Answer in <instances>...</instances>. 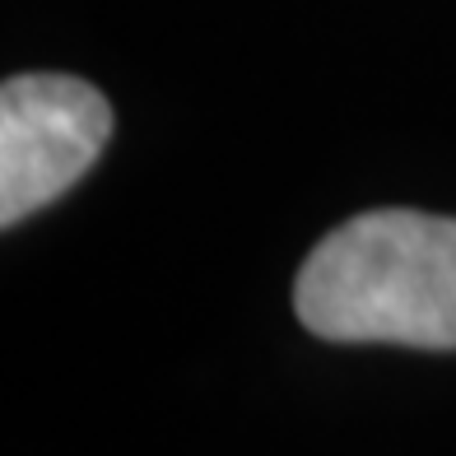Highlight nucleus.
<instances>
[{"instance_id": "1", "label": "nucleus", "mask_w": 456, "mask_h": 456, "mask_svg": "<svg viewBox=\"0 0 456 456\" xmlns=\"http://www.w3.org/2000/svg\"><path fill=\"white\" fill-rule=\"evenodd\" d=\"M294 307L322 340L456 349V219L424 210L345 219L303 261Z\"/></svg>"}, {"instance_id": "2", "label": "nucleus", "mask_w": 456, "mask_h": 456, "mask_svg": "<svg viewBox=\"0 0 456 456\" xmlns=\"http://www.w3.org/2000/svg\"><path fill=\"white\" fill-rule=\"evenodd\" d=\"M112 135V108L75 75H10L0 89V224L37 215L85 177Z\"/></svg>"}]
</instances>
